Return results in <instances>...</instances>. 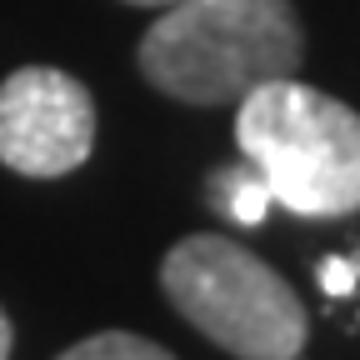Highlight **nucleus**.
<instances>
[{
	"label": "nucleus",
	"mask_w": 360,
	"mask_h": 360,
	"mask_svg": "<svg viewBox=\"0 0 360 360\" xmlns=\"http://www.w3.org/2000/svg\"><path fill=\"white\" fill-rule=\"evenodd\" d=\"M125 6H155V11H165L170 0H125Z\"/></svg>",
	"instance_id": "obj_9"
},
{
	"label": "nucleus",
	"mask_w": 360,
	"mask_h": 360,
	"mask_svg": "<svg viewBox=\"0 0 360 360\" xmlns=\"http://www.w3.org/2000/svg\"><path fill=\"white\" fill-rule=\"evenodd\" d=\"M160 290L200 335L240 360H300L305 350L300 295L225 236H186L160 260Z\"/></svg>",
	"instance_id": "obj_3"
},
{
	"label": "nucleus",
	"mask_w": 360,
	"mask_h": 360,
	"mask_svg": "<svg viewBox=\"0 0 360 360\" xmlns=\"http://www.w3.org/2000/svg\"><path fill=\"white\" fill-rule=\"evenodd\" d=\"M210 200L225 220H236V225H260L265 210L276 205V195H270L265 186V175L245 160V165H225L215 180H210Z\"/></svg>",
	"instance_id": "obj_5"
},
{
	"label": "nucleus",
	"mask_w": 360,
	"mask_h": 360,
	"mask_svg": "<svg viewBox=\"0 0 360 360\" xmlns=\"http://www.w3.org/2000/svg\"><path fill=\"white\" fill-rule=\"evenodd\" d=\"M90 146H96V101L75 75L56 65H25L0 80V165L56 180L85 165Z\"/></svg>",
	"instance_id": "obj_4"
},
{
	"label": "nucleus",
	"mask_w": 360,
	"mask_h": 360,
	"mask_svg": "<svg viewBox=\"0 0 360 360\" xmlns=\"http://www.w3.org/2000/svg\"><path fill=\"white\" fill-rule=\"evenodd\" d=\"M355 281H360V255H350V260H340V255L321 260V285H326V295H350Z\"/></svg>",
	"instance_id": "obj_7"
},
{
	"label": "nucleus",
	"mask_w": 360,
	"mask_h": 360,
	"mask_svg": "<svg viewBox=\"0 0 360 360\" xmlns=\"http://www.w3.org/2000/svg\"><path fill=\"white\" fill-rule=\"evenodd\" d=\"M11 321H6V310H0V360H11Z\"/></svg>",
	"instance_id": "obj_8"
},
{
	"label": "nucleus",
	"mask_w": 360,
	"mask_h": 360,
	"mask_svg": "<svg viewBox=\"0 0 360 360\" xmlns=\"http://www.w3.org/2000/svg\"><path fill=\"white\" fill-rule=\"evenodd\" d=\"M56 360H170V350H160L146 335H130V330H101V335L70 345Z\"/></svg>",
	"instance_id": "obj_6"
},
{
	"label": "nucleus",
	"mask_w": 360,
	"mask_h": 360,
	"mask_svg": "<svg viewBox=\"0 0 360 360\" xmlns=\"http://www.w3.org/2000/svg\"><path fill=\"white\" fill-rule=\"evenodd\" d=\"M236 146L276 205L326 220L360 210V115L295 75L236 101Z\"/></svg>",
	"instance_id": "obj_2"
},
{
	"label": "nucleus",
	"mask_w": 360,
	"mask_h": 360,
	"mask_svg": "<svg viewBox=\"0 0 360 360\" xmlns=\"http://www.w3.org/2000/svg\"><path fill=\"white\" fill-rule=\"evenodd\" d=\"M300 56L290 0H170L141 35V75L186 105H236L295 75Z\"/></svg>",
	"instance_id": "obj_1"
}]
</instances>
